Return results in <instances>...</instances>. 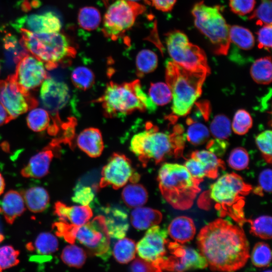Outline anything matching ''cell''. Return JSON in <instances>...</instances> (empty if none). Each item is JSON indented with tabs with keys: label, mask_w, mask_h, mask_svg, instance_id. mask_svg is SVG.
Instances as JSON below:
<instances>
[{
	"label": "cell",
	"mask_w": 272,
	"mask_h": 272,
	"mask_svg": "<svg viewBox=\"0 0 272 272\" xmlns=\"http://www.w3.org/2000/svg\"><path fill=\"white\" fill-rule=\"evenodd\" d=\"M186 123L188 125L186 139L189 143L194 145H199L207 141L210 137V132L205 124L195 121L191 118H188Z\"/></svg>",
	"instance_id": "obj_36"
},
{
	"label": "cell",
	"mask_w": 272,
	"mask_h": 272,
	"mask_svg": "<svg viewBox=\"0 0 272 272\" xmlns=\"http://www.w3.org/2000/svg\"><path fill=\"white\" fill-rule=\"evenodd\" d=\"M191 157L202 164L206 176L210 178L215 179L218 177L219 168L225 169L224 162L209 150L195 151L191 153Z\"/></svg>",
	"instance_id": "obj_27"
},
{
	"label": "cell",
	"mask_w": 272,
	"mask_h": 272,
	"mask_svg": "<svg viewBox=\"0 0 272 272\" xmlns=\"http://www.w3.org/2000/svg\"><path fill=\"white\" fill-rule=\"evenodd\" d=\"M261 1L259 7L249 18L256 19V24L259 25L271 24V1Z\"/></svg>",
	"instance_id": "obj_47"
},
{
	"label": "cell",
	"mask_w": 272,
	"mask_h": 272,
	"mask_svg": "<svg viewBox=\"0 0 272 272\" xmlns=\"http://www.w3.org/2000/svg\"><path fill=\"white\" fill-rule=\"evenodd\" d=\"M79 226L63 221L56 222L52 225V228L55 234L63 238L67 242L74 244Z\"/></svg>",
	"instance_id": "obj_45"
},
{
	"label": "cell",
	"mask_w": 272,
	"mask_h": 272,
	"mask_svg": "<svg viewBox=\"0 0 272 272\" xmlns=\"http://www.w3.org/2000/svg\"><path fill=\"white\" fill-rule=\"evenodd\" d=\"M5 187L4 178L0 173V195L3 193Z\"/></svg>",
	"instance_id": "obj_58"
},
{
	"label": "cell",
	"mask_w": 272,
	"mask_h": 272,
	"mask_svg": "<svg viewBox=\"0 0 272 272\" xmlns=\"http://www.w3.org/2000/svg\"><path fill=\"white\" fill-rule=\"evenodd\" d=\"M162 214L157 210L147 207L135 208L130 214L132 226L139 230H145L159 224Z\"/></svg>",
	"instance_id": "obj_25"
},
{
	"label": "cell",
	"mask_w": 272,
	"mask_h": 272,
	"mask_svg": "<svg viewBox=\"0 0 272 272\" xmlns=\"http://www.w3.org/2000/svg\"><path fill=\"white\" fill-rule=\"evenodd\" d=\"M158 65L156 54L149 49H143L139 52L135 58L136 73L139 77L153 72Z\"/></svg>",
	"instance_id": "obj_31"
},
{
	"label": "cell",
	"mask_w": 272,
	"mask_h": 272,
	"mask_svg": "<svg viewBox=\"0 0 272 272\" xmlns=\"http://www.w3.org/2000/svg\"><path fill=\"white\" fill-rule=\"evenodd\" d=\"M86 258L85 251L73 244L65 246L61 254V258L64 263L76 268L81 267L85 263Z\"/></svg>",
	"instance_id": "obj_37"
},
{
	"label": "cell",
	"mask_w": 272,
	"mask_h": 272,
	"mask_svg": "<svg viewBox=\"0 0 272 272\" xmlns=\"http://www.w3.org/2000/svg\"><path fill=\"white\" fill-rule=\"evenodd\" d=\"M149 97L157 106H163L172 100V93L168 85L163 82L151 83L149 89Z\"/></svg>",
	"instance_id": "obj_39"
},
{
	"label": "cell",
	"mask_w": 272,
	"mask_h": 272,
	"mask_svg": "<svg viewBox=\"0 0 272 272\" xmlns=\"http://www.w3.org/2000/svg\"><path fill=\"white\" fill-rule=\"evenodd\" d=\"M256 145L266 162L271 163V131L266 130L255 138Z\"/></svg>",
	"instance_id": "obj_48"
},
{
	"label": "cell",
	"mask_w": 272,
	"mask_h": 272,
	"mask_svg": "<svg viewBox=\"0 0 272 272\" xmlns=\"http://www.w3.org/2000/svg\"><path fill=\"white\" fill-rule=\"evenodd\" d=\"M71 80L77 88L86 91L95 83V75L89 68L80 66L74 69L71 73Z\"/></svg>",
	"instance_id": "obj_38"
},
{
	"label": "cell",
	"mask_w": 272,
	"mask_h": 272,
	"mask_svg": "<svg viewBox=\"0 0 272 272\" xmlns=\"http://www.w3.org/2000/svg\"><path fill=\"white\" fill-rule=\"evenodd\" d=\"M26 121L31 130L35 132L44 131L50 126L49 112L44 108H33L30 110L27 116Z\"/></svg>",
	"instance_id": "obj_32"
},
{
	"label": "cell",
	"mask_w": 272,
	"mask_h": 272,
	"mask_svg": "<svg viewBox=\"0 0 272 272\" xmlns=\"http://www.w3.org/2000/svg\"><path fill=\"white\" fill-rule=\"evenodd\" d=\"M167 246L172 255L164 256L153 263L158 271L166 270L181 272L203 269L208 266L206 258L192 248L175 241H168Z\"/></svg>",
	"instance_id": "obj_12"
},
{
	"label": "cell",
	"mask_w": 272,
	"mask_h": 272,
	"mask_svg": "<svg viewBox=\"0 0 272 272\" xmlns=\"http://www.w3.org/2000/svg\"><path fill=\"white\" fill-rule=\"evenodd\" d=\"M17 23L20 29L35 33L59 32L61 28L59 19L52 12L26 16L19 19Z\"/></svg>",
	"instance_id": "obj_18"
},
{
	"label": "cell",
	"mask_w": 272,
	"mask_h": 272,
	"mask_svg": "<svg viewBox=\"0 0 272 272\" xmlns=\"http://www.w3.org/2000/svg\"><path fill=\"white\" fill-rule=\"evenodd\" d=\"M54 213L61 221L77 225L82 226L92 218L93 212L88 205L67 206L64 203L57 201L54 206Z\"/></svg>",
	"instance_id": "obj_20"
},
{
	"label": "cell",
	"mask_w": 272,
	"mask_h": 272,
	"mask_svg": "<svg viewBox=\"0 0 272 272\" xmlns=\"http://www.w3.org/2000/svg\"><path fill=\"white\" fill-rule=\"evenodd\" d=\"M251 258L252 263L256 267L269 266L271 259V250L269 245L263 242L256 243L252 249Z\"/></svg>",
	"instance_id": "obj_42"
},
{
	"label": "cell",
	"mask_w": 272,
	"mask_h": 272,
	"mask_svg": "<svg viewBox=\"0 0 272 272\" xmlns=\"http://www.w3.org/2000/svg\"><path fill=\"white\" fill-rule=\"evenodd\" d=\"M58 242L57 238L51 233L43 232L39 234L34 243H29L26 245L27 249L30 251H36L42 255H48L56 251Z\"/></svg>",
	"instance_id": "obj_29"
},
{
	"label": "cell",
	"mask_w": 272,
	"mask_h": 272,
	"mask_svg": "<svg viewBox=\"0 0 272 272\" xmlns=\"http://www.w3.org/2000/svg\"><path fill=\"white\" fill-rule=\"evenodd\" d=\"M0 103L13 119L36 107L38 102L30 93L23 91L13 75L0 80Z\"/></svg>",
	"instance_id": "obj_14"
},
{
	"label": "cell",
	"mask_w": 272,
	"mask_h": 272,
	"mask_svg": "<svg viewBox=\"0 0 272 272\" xmlns=\"http://www.w3.org/2000/svg\"><path fill=\"white\" fill-rule=\"evenodd\" d=\"M19 251L11 245L0 247V269L10 268L17 265L19 262L18 257Z\"/></svg>",
	"instance_id": "obj_46"
},
{
	"label": "cell",
	"mask_w": 272,
	"mask_h": 272,
	"mask_svg": "<svg viewBox=\"0 0 272 272\" xmlns=\"http://www.w3.org/2000/svg\"><path fill=\"white\" fill-rule=\"evenodd\" d=\"M0 72H1V66H0Z\"/></svg>",
	"instance_id": "obj_61"
},
{
	"label": "cell",
	"mask_w": 272,
	"mask_h": 272,
	"mask_svg": "<svg viewBox=\"0 0 272 272\" xmlns=\"http://www.w3.org/2000/svg\"><path fill=\"white\" fill-rule=\"evenodd\" d=\"M101 20L99 11L94 7H84L79 12L78 22L84 30L92 31L97 28Z\"/></svg>",
	"instance_id": "obj_35"
},
{
	"label": "cell",
	"mask_w": 272,
	"mask_h": 272,
	"mask_svg": "<svg viewBox=\"0 0 272 272\" xmlns=\"http://www.w3.org/2000/svg\"><path fill=\"white\" fill-rule=\"evenodd\" d=\"M96 101L101 104L104 115L109 118L123 117L135 111L152 112L157 108L139 80L122 84L111 81Z\"/></svg>",
	"instance_id": "obj_4"
},
{
	"label": "cell",
	"mask_w": 272,
	"mask_h": 272,
	"mask_svg": "<svg viewBox=\"0 0 272 272\" xmlns=\"http://www.w3.org/2000/svg\"><path fill=\"white\" fill-rule=\"evenodd\" d=\"M168 231L164 228L155 225L149 228L143 238L136 245V251L141 258L152 262L165 256Z\"/></svg>",
	"instance_id": "obj_16"
},
{
	"label": "cell",
	"mask_w": 272,
	"mask_h": 272,
	"mask_svg": "<svg viewBox=\"0 0 272 272\" xmlns=\"http://www.w3.org/2000/svg\"><path fill=\"white\" fill-rule=\"evenodd\" d=\"M3 239H4V236L2 233H0V243L2 242Z\"/></svg>",
	"instance_id": "obj_60"
},
{
	"label": "cell",
	"mask_w": 272,
	"mask_h": 272,
	"mask_svg": "<svg viewBox=\"0 0 272 272\" xmlns=\"http://www.w3.org/2000/svg\"><path fill=\"white\" fill-rule=\"evenodd\" d=\"M25 211L23 197L17 191H8L0 200V213L9 224H12L15 219L21 216Z\"/></svg>",
	"instance_id": "obj_22"
},
{
	"label": "cell",
	"mask_w": 272,
	"mask_h": 272,
	"mask_svg": "<svg viewBox=\"0 0 272 272\" xmlns=\"http://www.w3.org/2000/svg\"><path fill=\"white\" fill-rule=\"evenodd\" d=\"M271 170L270 168L263 170L258 177V185L253 189V192L259 196L263 195V192L271 193Z\"/></svg>",
	"instance_id": "obj_49"
},
{
	"label": "cell",
	"mask_w": 272,
	"mask_h": 272,
	"mask_svg": "<svg viewBox=\"0 0 272 272\" xmlns=\"http://www.w3.org/2000/svg\"><path fill=\"white\" fill-rule=\"evenodd\" d=\"M121 196L123 202L130 208H135L145 205L148 194L145 187L140 184L131 183L123 189Z\"/></svg>",
	"instance_id": "obj_28"
},
{
	"label": "cell",
	"mask_w": 272,
	"mask_h": 272,
	"mask_svg": "<svg viewBox=\"0 0 272 272\" xmlns=\"http://www.w3.org/2000/svg\"><path fill=\"white\" fill-rule=\"evenodd\" d=\"M95 194L91 187L78 184L75 189L73 201L82 205H88L94 199Z\"/></svg>",
	"instance_id": "obj_50"
},
{
	"label": "cell",
	"mask_w": 272,
	"mask_h": 272,
	"mask_svg": "<svg viewBox=\"0 0 272 272\" xmlns=\"http://www.w3.org/2000/svg\"><path fill=\"white\" fill-rule=\"evenodd\" d=\"M228 147V142L225 140L216 139L210 140L207 145V149L216 156H222Z\"/></svg>",
	"instance_id": "obj_55"
},
{
	"label": "cell",
	"mask_w": 272,
	"mask_h": 272,
	"mask_svg": "<svg viewBox=\"0 0 272 272\" xmlns=\"http://www.w3.org/2000/svg\"><path fill=\"white\" fill-rule=\"evenodd\" d=\"M105 1L108 2L110 0H105ZM128 1L137 2H144L146 4L150 5V3L149 0H128Z\"/></svg>",
	"instance_id": "obj_59"
},
{
	"label": "cell",
	"mask_w": 272,
	"mask_h": 272,
	"mask_svg": "<svg viewBox=\"0 0 272 272\" xmlns=\"http://www.w3.org/2000/svg\"><path fill=\"white\" fill-rule=\"evenodd\" d=\"M156 9L164 12L170 11L176 0H149Z\"/></svg>",
	"instance_id": "obj_56"
},
{
	"label": "cell",
	"mask_w": 272,
	"mask_h": 272,
	"mask_svg": "<svg viewBox=\"0 0 272 272\" xmlns=\"http://www.w3.org/2000/svg\"><path fill=\"white\" fill-rule=\"evenodd\" d=\"M40 98L44 108L57 113L70 98L69 90L63 82L47 77L41 85Z\"/></svg>",
	"instance_id": "obj_17"
},
{
	"label": "cell",
	"mask_w": 272,
	"mask_h": 272,
	"mask_svg": "<svg viewBox=\"0 0 272 272\" xmlns=\"http://www.w3.org/2000/svg\"><path fill=\"white\" fill-rule=\"evenodd\" d=\"M136 245L134 242L127 238H122L114 245L113 249L114 257L120 263L125 264L135 257Z\"/></svg>",
	"instance_id": "obj_33"
},
{
	"label": "cell",
	"mask_w": 272,
	"mask_h": 272,
	"mask_svg": "<svg viewBox=\"0 0 272 272\" xmlns=\"http://www.w3.org/2000/svg\"><path fill=\"white\" fill-rule=\"evenodd\" d=\"M252 190L238 174L232 172L221 176L201 195L200 200H212L221 217L229 216L241 226L246 222L244 212L245 196Z\"/></svg>",
	"instance_id": "obj_3"
},
{
	"label": "cell",
	"mask_w": 272,
	"mask_h": 272,
	"mask_svg": "<svg viewBox=\"0 0 272 272\" xmlns=\"http://www.w3.org/2000/svg\"><path fill=\"white\" fill-rule=\"evenodd\" d=\"M204 72L187 70L173 60L166 65V84L172 93L173 114L177 116L188 114L196 100L200 96L207 76Z\"/></svg>",
	"instance_id": "obj_5"
},
{
	"label": "cell",
	"mask_w": 272,
	"mask_h": 272,
	"mask_svg": "<svg viewBox=\"0 0 272 272\" xmlns=\"http://www.w3.org/2000/svg\"><path fill=\"white\" fill-rule=\"evenodd\" d=\"M157 180L163 197L177 210L189 209L200 190L201 181L193 178L184 166L176 163L163 164Z\"/></svg>",
	"instance_id": "obj_6"
},
{
	"label": "cell",
	"mask_w": 272,
	"mask_h": 272,
	"mask_svg": "<svg viewBox=\"0 0 272 272\" xmlns=\"http://www.w3.org/2000/svg\"><path fill=\"white\" fill-rule=\"evenodd\" d=\"M252 119L250 114L244 109H239L235 113L232 128L237 134L243 135L246 133L252 127Z\"/></svg>",
	"instance_id": "obj_43"
},
{
	"label": "cell",
	"mask_w": 272,
	"mask_h": 272,
	"mask_svg": "<svg viewBox=\"0 0 272 272\" xmlns=\"http://www.w3.org/2000/svg\"><path fill=\"white\" fill-rule=\"evenodd\" d=\"M249 161L248 154L247 151L242 147L234 149L228 159L229 166L236 170L246 169L248 166Z\"/></svg>",
	"instance_id": "obj_44"
},
{
	"label": "cell",
	"mask_w": 272,
	"mask_h": 272,
	"mask_svg": "<svg viewBox=\"0 0 272 272\" xmlns=\"http://www.w3.org/2000/svg\"><path fill=\"white\" fill-rule=\"evenodd\" d=\"M255 0H229L231 11L240 16L250 13L253 10Z\"/></svg>",
	"instance_id": "obj_51"
},
{
	"label": "cell",
	"mask_w": 272,
	"mask_h": 272,
	"mask_svg": "<svg viewBox=\"0 0 272 272\" xmlns=\"http://www.w3.org/2000/svg\"><path fill=\"white\" fill-rule=\"evenodd\" d=\"M23 45L41 60L46 69L52 70L75 57L76 50L69 39L59 32L35 33L20 29Z\"/></svg>",
	"instance_id": "obj_7"
},
{
	"label": "cell",
	"mask_w": 272,
	"mask_h": 272,
	"mask_svg": "<svg viewBox=\"0 0 272 272\" xmlns=\"http://www.w3.org/2000/svg\"><path fill=\"white\" fill-rule=\"evenodd\" d=\"M13 119L7 110L0 103V126L10 122Z\"/></svg>",
	"instance_id": "obj_57"
},
{
	"label": "cell",
	"mask_w": 272,
	"mask_h": 272,
	"mask_svg": "<svg viewBox=\"0 0 272 272\" xmlns=\"http://www.w3.org/2000/svg\"><path fill=\"white\" fill-rule=\"evenodd\" d=\"M27 208L34 213L45 211L49 205V195L43 187L35 186L27 189L23 193Z\"/></svg>",
	"instance_id": "obj_26"
},
{
	"label": "cell",
	"mask_w": 272,
	"mask_h": 272,
	"mask_svg": "<svg viewBox=\"0 0 272 272\" xmlns=\"http://www.w3.org/2000/svg\"><path fill=\"white\" fill-rule=\"evenodd\" d=\"M197 244L212 270H237L249 258V244L241 227L221 218L200 230Z\"/></svg>",
	"instance_id": "obj_1"
},
{
	"label": "cell",
	"mask_w": 272,
	"mask_h": 272,
	"mask_svg": "<svg viewBox=\"0 0 272 272\" xmlns=\"http://www.w3.org/2000/svg\"><path fill=\"white\" fill-rule=\"evenodd\" d=\"M168 52L172 60L183 67L195 72L210 74V69L204 51L189 41L187 36L179 30L166 35Z\"/></svg>",
	"instance_id": "obj_9"
},
{
	"label": "cell",
	"mask_w": 272,
	"mask_h": 272,
	"mask_svg": "<svg viewBox=\"0 0 272 272\" xmlns=\"http://www.w3.org/2000/svg\"><path fill=\"white\" fill-rule=\"evenodd\" d=\"M250 225V232L255 236L263 239L271 238V218L269 216H260L254 220H247Z\"/></svg>",
	"instance_id": "obj_40"
},
{
	"label": "cell",
	"mask_w": 272,
	"mask_h": 272,
	"mask_svg": "<svg viewBox=\"0 0 272 272\" xmlns=\"http://www.w3.org/2000/svg\"><path fill=\"white\" fill-rule=\"evenodd\" d=\"M76 239L92 255L106 259L110 255V235L103 216H96L92 221L79 226Z\"/></svg>",
	"instance_id": "obj_11"
},
{
	"label": "cell",
	"mask_w": 272,
	"mask_h": 272,
	"mask_svg": "<svg viewBox=\"0 0 272 272\" xmlns=\"http://www.w3.org/2000/svg\"><path fill=\"white\" fill-rule=\"evenodd\" d=\"M271 24L264 25L257 32L258 46L269 50L271 47Z\"/></svg>",
	"instance_id": "obj_53"
},
{
	"label": "cell",
	"mask_w": 272,
	"mask_h": 272,
	"mask_svg": "<svg viewBox=\"0 0 272 272\" xmlns=\"http://www.w3.org/2000/svg\"><path fill=\"white\" fill-rule=\"evenodd\" d=\"M139 179L140 175L135 172L130 160L123 154L115 153L102 168L99 187L111 185L117 189L128 181L136 183Z\"/></svg>",
	"instance_id": "obj_13"
},
{
	"label": "cell",
	"mask_w": 272,
	"mask_h": 272,
	"mask_svg": "<svg viewBox=\"0 0 272 272\" xmlns=\"http://www.w3.org/2000/svg\"><path fill=\"white\" fill-rule=\"evenodd\" d=\"M106 225L110 236L121 239L125 235L128 228L127 216L124 212L117 209L106 208L105 210Z\"/></svg>",
	"instance_id": "obj_24"
},
{
	"label": "cell",
	"mask_w": 272,
	"mask_h": 272,
	"mask_svg": "<svg viewBox=\"0 0 272 272\" xmlns=\"http://www.w3.org/2000/svg\"><path fill=\"white\" fill-rule=\"evenodd\" d=\"M230 42H232L243 50L251 49L254 44V38L252 33L247 29L234 25L229 26Z\"/></svg>",
	"instance_id": "obj_34"
},
{
	"label": "cell",
	"mask_w": 272,
	"mask_h": 272,
	"mask_svg": "<svg viewBox=\"0 0 272 272\" xmlns=\"http://www.w3.org/2000/svg\"><path fill=\"white\" fill-rule=\"evenodd\" d=\"M168 234L175 242L184 244L192 240L195 234L193 220L186 216L174 219L168 228Z\"/></svg>",
	"instance_id": "obj_23"
},
{
	"label": "cell",
	"mask_w": 272,
	"mask_h": 272,
	"mask_svg": "<svg viewBox=\"0 0 272 272\" xmlns=\"http://www.w3.org/2000/svg\"><path fill=\"white\" fill-rule=\"evenodd\" d=\"M44 64L32 55L20 59L13 75L20 88L26 93L39 87L48 77Z\"/></svg>",
	"instance_id": "obj_15"
},
{
	"label": "cell",
	"mask_w": 272,
	"mask_h": 272,
	"mask_svg": "<svg viewBox=\"0 0 272 272\" xmlns=\"http://www.w3.org/2000/svg\"><path fill=\"white\" fill-rule=\"evenodd\" d=\"M2 271L1 269H0V271Z\"/></svg>",
	"instance_id": "obj_62"
},
{
	"label": "cell",
	"mask_w": 272,
	"mask_h": 272,
	"mask_svg": "<svg viewBox=\"0 0 272 272\" xmlns=\"http://www.w3.org/2000/svg\"><path fill=\"white\" fill-rule=\"evenodd\" d=\"M145 127V130L133 135L129 146L144 166L151 160L158 164L167 158L182 155L185 141L182 126L176 125L171 133L159 131L152 123H147Z\"/></svg>",
	"instance_id": "obj_2"
},
{
	"label": "cell",
	"mask_w": 272,
	"mask_h": 272,
	"mask_svg": "<svg viewBox=\"0 0 272 272\" xmlns=\"http://www.w3.org/2000/svg\"><path fill=\"white\" fill-rule=\"evenodd\" d=\"M146 10L142 3L128 0H116L108 8L103 20L104 35L116 40L133 26L137 18Z\"/></svg>",
	"instance_id": "obj_10"
},
{
	"label": "cell",
	"mask_w": 272,
	"mask_h": 272,
	"mask_svg": "<svg viewBox=\"0 0 272 272\" xmlns=\"http://www.w3.org/2000/svg\"><path fill=\"white\" fill-rule=\"evenodd\" d=\"M210 130L216 139H228L231 133L230 119L224 114L215 116L211 123Z\"/></svg>",
	"instance_id": "obj_41"
},
{
	"label": "cell",
	"mask_w": 272,
	"mask_h": 272,
	"mask_svg": "<svg viewBox=\"0 0 272 272\" xmlns=\"http://www.w3.org/2000/svg\"><path fill=\"white\" fill-rule=\"evenodd\" d=\"M271 61L270 56L256 59L250 69L252 79L257 83L268 85L271 82Z\"/></svg>",
	"instance_id": "obj_30"
},
{
	"label": "cell",
	"mask_w": 272,
	"mask_h": 272,
	"mask_svg": "<svg viewBox=\"0 0 272 272\" xmlns=\"http://www.w3.org/2000/svg\"><path fill=\"white\" fill-rule=\"evenodd\" d=\"M79 148L89 156L99 157L104 149V143L100 131L96 128L89 127L82 131L77 138Z\"/></svg>",
	"instance_id": "obj_21"
},
{
	"label": "cell",
	"mask_w": 272,
	"mask_h": 272,
	"mask_svg": "<svg viewBox=\"0 0 272 272\" xmlns=\"http://www.w3.org/2000/svg\"><path fill=\"white\" fill-rule=\"evenodd\" d=\"M192 14L196 28L211 41L216 54L226 55L230 47L229 26L219 6H209L203 2L194 6Z\"/></svg>",
	"instance_id": "obj_8"
},
{
	"label": "cell",
	"mask_w": 272,
	"mask_h": 272,
	"mask_svg": "<svg viewBox=\"0 0 272 272\" xmlns=\"http://www.w3.org/2000/svg\"><path fill=\"white\" fill-rule=\"evenodd\" d=\"M184 166L193 178L201 182L203 181L206 173L202 164L199 161L191 157L186 160Z\"/></svg>",
	"instance_id": "obj_52"
},
{
	"label": "cell",
	"mask_w": 272,
	"mask_h": 272,
	"mask_svg": "<svg viewBox=\"0 0 272 272\" xmlns=\"http://www.w3.org/2000/svg\"><path fill=\"white\" fill-rule=\"evenodd\" d=\"M57 146L53 142L33 156L21 170V175L24 177L34 178H41L46 176L49 172L50 163L54 156L53 149Z\"/></svg>",
	"instance_id": "obj_19"
},
{
	"label": "cell",
	"mask_w": 272,
	"mask_h": 272,
	"mask_svg": "<svg viewBox=\"0 0 272 272\" xmlns=\"http://www.w3.org/2000/svg\"><path fill=\"white\" fill-rule=\"evenodd\" d=\"M130 268L132 271H158L152 262L147 261L142 258H135L131 264Z\"/></svg>",
	"instance_id": "obj_54"
}]
</instances>
